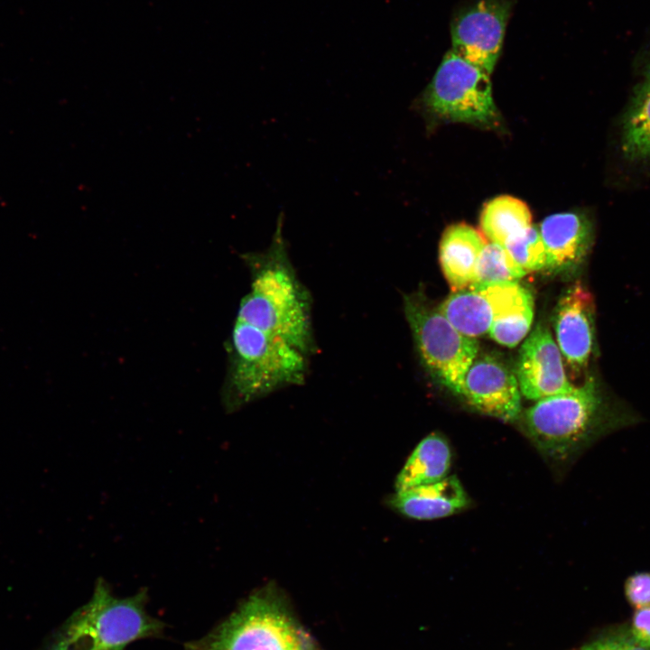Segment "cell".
<instances>
[{"label": "cell", "instance_id": "obj_1", "mask_svg": "<svg viewBox=\"0 0 650 650\" xmlns=\"http://www.w3.org/2000/svg\"><path fill=\"white\" fill-rule=\"evenodd\" d=\"M281 212L270 246L243 255L251 273L232 330L224 404L236 410L303 383L314 350L311 298L290 261Z\"/></svg>", "mask_w": 650, "mask_h": 650}, {"label": "cell", "instance_id": "obj_2", "mask_svg": "<svg viewBox=\"0 0 650 650\" xmlns=\"http://www.w3.org/2000/svg\"><path fill=\"white\" fill-rule=\"evenodd\" d=\"M522 419L536 448L558 462L571 460L598 439L638 421L627 406L608 397L593 376L568 392L536 401Z\"/></svg>", "mask_w": 650, "mask_h": 650}, {"label": "cell", "instance_id": "obj_3", "mask_svg": "<svg viewBox=\"0 0 650 650\" xmlns=\"http://www.w3.org/2000/svg\"><path fill=\"white\" fill-rule=\"evenodd\" d=\"M147 599L144 589L117 598L98 579L89 601L69 618L49 650H124L135 640L161 636L165 624L147 613Z\"/></svg>", "mask_w": 650, "mask_h": 650}, {"label": "cell", "instance_id": "obj_4", "mask_svg": "<svg viewBox=\"0 0 650 650\" xmlns=\"http://www.w3.org/2000/svg\"><path fill=\"white\" fill-rule=\"evenodd\" d=\"M186 650H320L274 585L252 593L203 637Z\"/></svg>", "mask_w": 650, "mask_h": 650}, {"label": "cell", "instance_id": "obj_5", "mask_svg": "<svg viewBox=\"0 0 650 650\" xmlns=\"http://www.w3.org/2000/svg\"><path fill=\"white\" fill-rule=\"evenodd\" d=\"M404 309L422 364L438 382L460 395L465 375L478 355V341L459 331L420 292L405 295Z\"/></svg>", "mask_w": 650, "mask_h": 650}, {"label": "cell", "instance_id": "obj_6", "mask_svg": "<svg viewBox=\"0 0 650 650\" xmlns=\"http://www.w3.org/2000/svg\"><path fill=\"white\" fill-rule=\"evenodd\" d=\"M434 116L482 125L497 123L489 75L456 55L443 57L422 96Z\"/></svg>", "mask_w": 650, "mask_h": 650}, {"label": "cell", "instance_id": "obj_7", "mask_svg": "<svg viewBox=\"0 0 650 650\" xmlns=\"http://www.w3.org/2000/svg\"><path fill=\"white\" fill-rule=\"evenodd\" d=\"M515 0H473L450 22L451 51L490 75L501 52Z\"/></svg>", "mask_w": 650, "mask_h": 650}, {"label": "cell", "instance_id": "obj_8", "mask_svg": "<svg viewBox=\"0 0 650 650\" xmlns=\"http://www.w3.org/2000/svg\"><path fill=\"white\" fill-rule=\"evenodd\" d=\"M556 343L574 376L588 367L595 348V302L580 283L569 286L558 300L552 316Z\"/></svg>", "mask_w": 650, "mask_h": 650}, {"label": "cell", "instance_id": "obj_9", "mask_svg": "<svg viewBox=\"0 0 650 650\" xmlns=\"http://www.w3.org/2000/svg\"><path fill=\"white\" fill-rule=\"evenodd\" d=\"M460 396L478 411L505 422L521 412V392L516 375L501 358L478 354L467 371Z\"/></svg>", "mask_w": 650, "mask_h": 650}, {"label": "cell", "instance_id": "obj_10", "mask_svg": "<svg viewBox=\"0 0 650 650\" xmlns=\"http://www.w3.org/2000/svg\"><path fill=\"white\" fill-rule=\"evenodd\" d=\"M530 293L519 283H497L452 292L438 309L459 331L477 338Z\"/></svg>", "mask_w": 650, "mask_h": 650}, {"label": "cell", "instance_id": "obj_11", "mask_svg": "<svg viewBox=\"0 0 650 650\" xmlns=\"http://www.w3.org/2000/svg\"><path fill=\"white\" fill-rule=\"evenodd\" d=\"M516 378L521 394L528 400L539 401L571 390L563 358L553 337L539 322L519 350Z\"/></svg>", "mask_w": 650, "mask_h": 650}, {"label": "cell", "instance_id": "obj_12", "mask_svg": "<svg viewBox=\"0 0 650 650\" xmlns=\"http://www.w3.org/2000/svg\"><path fill=\"white\" fill-rule=\"evenodd\" d=\"M539 232L544 244L546 267L552 272H570L585 261L592 246L593 224L581 212H564L545 218Z\"/></svg>", "mask_w": 650, "mask_h": 650}, {"label": "cell", "instance_id": "obj_13", "mask_svg": "<svg viewBox=\"0 0 650 650\" xmlns=\"http://www.w3.org/2000/svg\"><path fill=\"white\" fill-rule=\"evenodd\" d=\"M469 503V497L456 476L396 491L391 500L401 514L417 520L450 516L466 508Z\"/></svg>", "mask_w": 650, "mask_h": 650}, {"label": "cell", "instance_id": "obj_14", "mask_svg": "<svg viewBox=\"0 0 650 650\" xmlns=\"http://www.w3.org/2000/svg\"><path fill=\"white\" fill-rule=\"evenodd\" d=\"M487 241L465 223L448 227L442 234L439 258L442 273L452 291L468 289L474 279L477 262Z\"/></svg>", "mask_w": 650, "mask_h": 650}, {"label": "cell", "instance_id": "obj_15", "mask_svg": "<svg viewBox=\"0 0 650 650\" xmlns=\"http://www.w3.org/2000/svg\"><path fill=\"white\" fill-rule=\"evenodd\" d=\"M451 465V450L440 434L432 433L415 447L395 481L396 491L438 482L447 476Z\"/></svg>", "mask_w": 650, "mask_h": 650}, {"label": "cell", "instance_id": "obj_16", "mask_svg": "<svg viewBox=\"0 0 650 650\" xmlns=\"http://www.w3.org/2000/svg\"><path fill=\"white\" fill-rule=\"evenodd\" d=\"M621 151L631 162H650V81L636 88L624 116Z\"/></svg>", "mask_w": 650, "mask_h": 650}, {"label": "cell", "instance_id": "obj_17", "mask_svg": "<svg viewBox=\"0 0 650 650\" xmlns=\"http://www.w3.org/2000/svg\"><path fill=\"white\" fill-rule=\"evenodd\" d=\"M531 220L525 203L510 196H499L484 206L480 228L489 242L504 246L508 239L530 227Z\"/></svg>", "mask_w": 650, "mask_h": 650}, {"label": "cell", "instance_id": "obj_18", "mask_svg": "<svg viewBox=\"0 0 650 650\" xmlns=\"http://www.w3.org/2000/svg\"><path fill=\"white\" fill-rule=\"evenodd\" d=\"M526 273L510 257L503 246L487 242L478 256L475 275L468 289L497 283H518Z\"/></svg>", "mask_w": 650, "mask_h": 650}, {"label": "cell", "instance_id": "obj_19", "mask_svg": "<svg viewBox=\"0 0 650 650\" xmlns=\"http://www.w3.org/2000/svg\"><path fill=\"white\" fill-rule=\"evenodd\" d=\"M534 319L532 293L497 318L488 334L496 342L508 348L515 347L528 333Z\"/></svg>", "mask_w": 650, "mask_h": 650}, {"label": "cell", "instance_id": "obj_20", "mask_svg": "<svg viewBox=\"0 0 650 650\" xmlns=\"http://www.w3.org/2000/svg\"><path fill=\"white\" fill-rule=\"evenodd\" d=\"M504 247L514 262L525 273L546 267L543 241L539 229L532 225L508 239Z\"/></svg>", "mask_w": 650, "mask_h": 650}, {"label": "cell", "instance_id": "obj_21", "mask_svg": "<svg viewBox=\"0 0 650 650\" xmlns=\"http://www.w3.org/2000/svg\"><path fill=\"white\" fill-rule=\"evenodd\" d=\"M582 650H650L638 645L630 636L628 628H618L601 636L585 645Z\"/></svg>", "mask_w": 650, "mask_h": 650}, {"label": "cell", "instance_id": "obj_22", "mask_svg": "<svg viewBox=\"0 0 650 650\" xmlns=\"http://www.w3.org/2000/svg\"><path fill=\"white\" fill-rule=\"evenodd\" d=\"M628 603L635 609L650 605V571L636 572L629 576L624 586Z\"/></svg>", "mask_w": 650, "mask_h": 650}, {"label": "cell", "instance_id": "obj_23", "mask_svg": "<svg viewBox=\"0 0 650 650\" xmlns=\"http://www.w3.org/2000/svg\"><path fill=\"white\" fill-rule=\"evenodd\" d=\"M628 632L638 645L650 649V605L635 609Z\"/></svg>", "mask_w": 650, "mask_h": 650}, {"label": "cell", "instance_id": "obj_24", "mask_svg": "<svg viewBox=\"0 0 650 650\" xmlns=\"http://www.w3.org/2000/svg\"><path fill=\"white\" fill-rule=\"evenodd\" d=\"M646 80H647V81H650V63H649V65L647 66V69H646Z\"/></svg>", "mask_w": 650, "mask_h": 650}]
</instances>
